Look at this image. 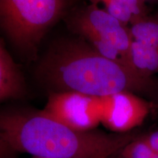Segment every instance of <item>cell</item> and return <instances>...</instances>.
Wrapping results in <instances>:
<instances>
[{"mask_svg":"<svg viewBox=\"0 0 158 158\" xmlns=\"http://www.w3.org/2000/svg\"><path fill=\"white\" fill-rule=\"evenodd\" d=\"M32 158H55V157H32Z\"/></svg>","mask_w":158,"mask_h":158,"instance_id":"15","label":"cell"},{"mask_svg":"<svg viewBox=\"0 0 158 158\" xmlns=\"http://www.w3.org/2000/svg\"><path fill=\"white\" fill-rule=\"evenodd\" d=\"M130 59L134 70L141 76L151 78L158 73V51L152 47L131 38Z\"/></svg>","mask_w":158,"mask_h":158,"instance_id":"9","label":"cell"},{"mask_svg":"<svg viewBox=\"0 0 158 158\" xmlns=\"http://www.w3.org/2000/svg\"><path fill=\"white\" fill-rule=\"evenodd\" d=\"M143 1L146 3V2H158V0H143Z\"/></svg>","mask_w":158,"mask_h":158,"instance_id":"14","label":"cell"},{"mask_svg":"<svg viewBox=\"0 0 158 158\" xmlns=\"http://www.w3.org/2000/svg\"><path fill=\"white\" fill-rule=\"evenodd\" d=\"M111 158H119L118 157V155H116V156H114V157H111Z\"/></svg>","mask_w":158,"mask_h":158,"instance_id":"17","label":"cell"},{"mask_svg":"<svg viewBox=\"0 0 158 158\" xmlns=\"http://www.w3.org/2000/svg\"><path fill=\"white\" fill-rule=\"evenodd\" d=\"M131 38L158 51V18L143 17L129 26Z\"/></svg>","mask_w":158,"mask_h":158,"instance_id":"10","label":"cell"},{"mask_svg":"<svg viewBox=\"0 0 158 158\" xmlns=\"http://www.w3.org/2000/svg\"><path fill=\"white\" fill-rule=\"evenodd\" d=\"M18 153L0 135V158H18Z\"/></svg>","mask_w":158,"mask_h":158,"instance_id":"12","label":"cell"},{"mask_svg":"<svg viewBox=\"0 0 158 158\" xmlns=\"http://www.w3.org/2000/svg\"><path fill=\"white\" fill-rule=\"evenodd\" d=\"M26 93L23 75L0 39V102Z\"/></svg>","mask_w":158,"mask_h":158,"instance_id":"7","label":"cell"},{"mask_svg":"<svg viewBox=\"0 0 158 158\" xmlns=\"http://www.w3.org/2000/svg\"><path fill=\"white\" fill-rule=\"evenodd\" d=\"M149 112L150 104L134 92L100 97V122L112 133L133 131L143 124Z\"/></svg>","mask_w":158,"mask_h":158,"instance_id":"6","label":"cell"},{"mask_svg":"<svg viewBox=\"0 0 158 158\" xmlns=\"http://www.w3.org/2000/svg\"><path fill=\"white\" fill-rule=\"evenodd\" d=\"M154 158H158V154H155V156H154Z\"/></svg>","mask_w":158,"mask_h":158,"instance_id":"16","label":"cell"},{"mask_svg":"<svg viewBox=\"0 0 158 158\" xmlns=\"http://www.w3.org/2000/svg\"><path fill=\"white\" fill-rule=\"evenodd\" d=\"M46 114L78 131L95 130L100 122V97L74 92H53L43 109Z\"/></svg>","mask_w":158,"mask_h":158,"instance_id":"5","label":"cell"},{"mask_svg":"<svg viewBox=\"0 0 158 158\" xmlns=\"http://www.w3.org/2000/svg\"><path fill=\"white\" fill-rule=\"evenodd\" d=\"M65 22L73 35L81 37L102 56L138 73L130 59L129 26L90 3L73 9Z\"/></svg>","mask_w":158,"mask_h":158,"instance_id":"4","label":"cell"},{"mask_svg":"<svg viewBox=\"0 0 158 158\" xmlns=\"http://www.w3.org/2000/svg\"><path fill=\"white\" fill-rule=\"evenodd\" d=\"M138 134L78 131L43 110H0V135L18 153L55 158H111Z\"/></svg>","mask_w":158,"mask_h":158,"instance_id":"2","label":"cell"},{"mask_svg":"<svg viewBox=\"0 0 158 158\" xmlns=\"http://www.w3.org/2000/svg\"><path fill=\"white\" fill-rule=\"evenodd\" d=\"M35 75L49 94L74 92L94 97L122 92L137 94L149 90L152 82L102 56L75 35L56 40L49 46L37 64Z\"/></svg>","mask_w":158,"mask_h":158,"instance_id":"1","label":"cell"},{"mask_svg":"<svg viewBox=\"0 0 158 158\" xmlns=\"http://www.w3.org/2000/svg\"><path fill=\"white\" fill-rule=\"evenodd\" d=\"M143 138L154 152L158 154V130L143 135Z\"/></svg>","mask_w":158,"mask_h":158,"instance_id":"13","label":"cell"},{"mask_svg":"<svg viewBox=\"0 0 158 158\" xmlns=\"http://www.w3.org/2000/svg\"><path fill=\"white\" fill-rule=\"evenodd\" d=\"M104 9L110 14L130 26L145 17V2L143 0H85Z\"/></svg>","mask_w":158,"mask_h":158,"instance_id":"8","label":"cell"},{"mask_svg":"<svg viewBox=\"0 0 158 158\" xmlns=\"http://www.w3.org/2000/svg\"><path fill=\"white\" fill-rule=\"evenodd\" d=\"M155 153L149 147L143 135H138L126 144L118 154L119 158H154Z\"/></svg>","mask_w":158,"mask_h":158,"instance_id":"11","label":"cell"},{"mask_svg":"<svg viewBox=\"0 0 158 158\" xmlns=\"http://www.w3.org/2000/svg\"><path fill=\"white\" fill-rule=\"evenodd\" d=\"M68 0H0V31L27 58L66 11Z\"/></svg>","mask_w":158,"mask_h":158,"instance_id":"3","label":"cell"}]
</instances>
